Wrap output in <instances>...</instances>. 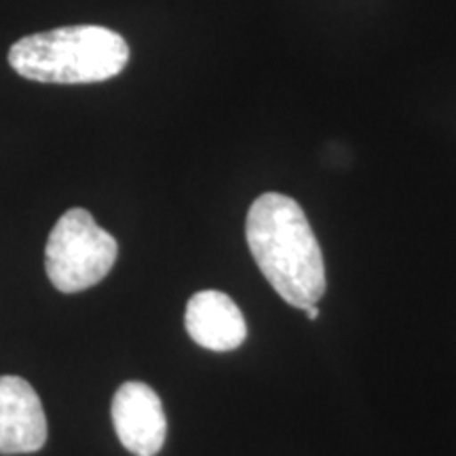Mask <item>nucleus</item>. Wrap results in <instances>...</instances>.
Here are the masks:
<instances>
[{"label": "nucleus", "mask_w": 456, "mask_h": 456, "mask_svg": "<svg viewBox=\"0 0 456 456\" xmlns=\"http://www.w3.org/2000/svg\"><path fill=\"white\" fill-rule=\"evenodd\" d=\"M245 239L271 288L296 309H309L326 294L323 254L305 212L292 197L265 192L252 203Z\"/></svg>", "instance_id": "nucleus-1"}, {"label": "nucleus", "mask_w": 456, "mask_h": 456, "mask_svg": "<svg viewBox=\"0 0 456 456\" xmlns=\"http://www.w3.org/2000/svg\"><path fill=\"white\" fill-rule=\"evenodd\" d=\"M129 61L121 34L102 26H68L20 38L9 49V64L37 83L81 85L117 77Z\"/></svg>", "instance_id": "nucleus-2"}, {"label": "nucleus", "mask_w": 456, "mask_h": 456, "mask_svg": "<svg viewBox=\"0 0 456 456\" xmlns=\"http://www.w3.org/2000/svg\"><path fill=\"white\" fill-rule=\"evenodd\" d=\"M117 256V239L95 224L87 209L72 208L51 231L45 269L60 292L77 294L100 283L112 271Z\"/></svg>", "instance_id": "nucleus-3"}, {"label": "nucleus", "mask_w": 456, "mask_h": 456, "mask_svg": "<svg viewBox=\"0 0 456 456\" xmlns=\"http://www.w3.org/2000/svg\"><path fill=\"white\" fill-rule=\"evenodd\" d=\"M112 425L118 440L135 456L161 452L167 437V416L152 387L129 380L112 397Z\"/></svg>", "instance_id": "nucleus-4"}, {"label": "nucleus", "mask_w": 456, "mask_h": 456, "mask_svg": "<svg viewBox=\"0 0 456 456\" xmlns=\"http://www.w3.org/2000/svg\"><path fill=\"white\" fill-rule=\"evenodd\" d=\"M47 442L41 397L20 376H0V454L38 452Z\"/></svg>", "instance_id": "nucleus-5"}, {"label": "nucleus", "mask_w": 456, "mask_h": 456, "mask_svg": "<svg viewBox=\"0 0 456 456\" xmlns=\"http://www.w3.org/2000/svg\"><path fill=\"white\" fill-rule=\"evenodd\" d=\"M186 332L208 351H235L248 338L243 313L235 300L218 289H203L188 300L184 313Z\"/></svg>", "instance_id": "nucleus-6"}, {"label": "nucleus", "mask_w": 456, "mask_h": 456, "mask_svg": "<svg viewBox=\"0 0 456 456\" xmlns=\"http://www.w3.org/2000/svg\"><path fill=\"white\" fill-rule=\"evenodd\" d=\"M306 315H309V319H317V317H319V309H317V305L309 306V309H306Z\"/></svg>", "instance_id": "nucleus-7"}]
</instances>
